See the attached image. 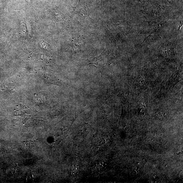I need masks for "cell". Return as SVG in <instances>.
I'll list each match as a JSON object with an SVG mask.
<instances>
[{
  "label": "cell",
  "mask_w": 183,
  "mask_h": 183,
  "mask_svg": "<svg viewBox=\"0 0 183 183\" xmlns=\"http://www.w3.org/2000/svg\"><path fill=\"white\" fill-rule=\"evenodd\" d=\"M79 1L78 5L73 8L76 13L81 16L89 15L90 9L81 0Z\"/></svg>",
  "instance_id": "6da1fadb"
},
{
  "label": "cell",
  "mask_w": 183,
  "mask_h": 183,
  "mask_svg": "<svg viewBox=\"0 0 183 183\" xmlns=\"http://www.w3.org/2000/svg\"><path fill=\"white\" fill-rule=\"evenodd\" d=\"M100 1V2H102V1H103V0H99Z\"/></svg>",
  "instance_id": "7a4b0ae2"
}]
</instances>
